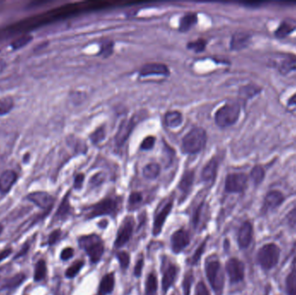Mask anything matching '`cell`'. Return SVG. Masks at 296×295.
Wrapping results in <instances>:
<instances>
[{
  "instance_id": "8d00e7d4",
  "label": "cell",
  "mask_w": 296,
  "mask_h": 295,
  "mask_svg": "<svg viewBox=\"0 0 296 295\" xmlns=\"http://www.w3.org/2000/svg\"><path fill=\"white\" fill-rule=\"evenodd\" d=\"M206 243H207V239H205L199 246L197 247V249L195 251V253L193 254V256L189 259V262H190V265L193 266V265L198 263V261L200 260V258H201L202 255L205 252V248H206Z\"/></svg>"
},
{
  "instance_id": "60d3db41",
  "label": "cell",
  "mask_w": 296,
  "mask_h": 295,
  "mask_svg": "<svg viewBox=\"0 0 296 295\" xmlns=\"http://www.w3.org/2000/svg\"><path fill=\"white\" fill-rule=\"evenodd\" d=\"M32 40V36H22L20 37H18V38H17L13 41V42L11 43V47L14 49H21L23 47H25V45H27L29 42H31Z\"/></svg>"
},
{
  "instance_id": "8992f818",
  "label": "cell",
  "mask_w": 296,
  "mask_h": 295,
  "mask_svg": "<svg viewBox=\"0 0 296 295\" xmlns=\"http://www.w3.org/2000/svg\"><path fill=\"white\" fill-rule=\"evenodd\" d=\"M147 117V112L145 111L134 113V115L129 118L128 120H125L120 123L119 129L117 131L115 135V143L118 147H122L125 142L130 137L132 132L137 124Z\"/></svg>"
},
{
  "instance_id": "484cf974",
  "label": "cell",
  "mask_w": 296,
  "mask_h": 295,
  "mask_svg": "<svg viewBox=\"0 0 296 295\" xmlns=\"http://www.w3.org/2000/svg\"><path fill=\"white\" fill-rule=\"evenodd\" d=\"M183 122V115L179 111H170L165 115V123L171 128L180 127Z\"/></svg>"
},
{
  "instance_id": "836d02e7",
  "label": "cell",
  "mask_w": 296,
  "mask_h": 295,
  "mask_svg": "<svg viewBox=\"0 0 296 295\" xmlns=\"http://www.w3.org/2000/svg\"><path fill=\"white\" fill-rule=\"evenodd\" d=\"M193 281L194 276L192 271H188L186 272V274H185L183 282H182L184 295H190V290H191V286L193 284Z\"/></svg>"
},
{
  "instance_id": "11a10c76",
  "label": "cell",
  "mask_w": 296,
  "mask_h": 295,
  "mask_svg": "<svg viewBox=\"0 0 296 295\" xmlns=\"http://www.w3.org/2000/svg\"><path fill=\"white\" fill-rule=\"evenodd\" d=\"M28 245H27V246H26V245H25V247L23 248V250H22L21 251H19V253H18V255L16 256V257H15V258H18V257H23V256H24L25 254L27 253V250H28Z\"/></svg>"
},
{
  "instance_id": "4316f807",
  "label": "cell",
  "mask_w": 296,
  "mask_h": 295,
  "mask_svg": "<svg viewBox=\"0 0 296 295\" xmlns=\"http://www.w3.org/2000/svg\"><path fill=\"white\" fill-rule=\"evenodd\" d=\"M285 290L288 295H296V266H293L286 277Z\"/></svg>"
},
{
  "instance_id": "8fae6325",
  "label": "cell",
  "mask_w": 296,
  "mask_h": 295,
  "mask_svg": "<svg viewBox=\"0 0 296 295\" xmlns=\"http://www.w3.org/2000/svg\"><path fill=\"white\" fill-rule=\"evenodd\" d=\"M285 200V197L282 191L278 190H272L268 191L264 197L261 205V215L268 214L270 211H275L280 207Z\"/></svg>"
},
{
  "instance_id": "f907efd6",
  "label": "cell",
  "mask_w": 296,
  "mask_h": 295,
  "mask_svg": "<svg viewBox=\"0 0 296 295\" xmlns=\"http://www.w3.org/2000/svg\"><path fill=\"white\" fill-rule=\"evenodd\" d=\"M74 256V250L72 248H66L61 253V259L63 260H70Z\"/></svg>"
},
{
  "instance_id": "d4e9b609",
  "label": "cell",
  "mask_w": 296,
  "mask_h": 295,
  "mask_svg": "<svg viewBox=\"0 0 296 295\" xmlns=\"http://www.w3.org/2000/svg\"><path fill=\"white\" fill-rule=\"evenodd\" d=\"M296 30V25H294L292 21L284 20L281 23V25H279L278 28L275 31V36L277 38H285Z\"/></svg>"
},
{
  "instance_id": "d6a6232c",
  "label": "cell",
  "mask_w": 296,
  "mask_h": 295,
  "mask_svg": "<svg viewBox=\"0 0 296 295\" xmlns=\"http://www.w3.org/2000/svg\"><path fill=\"white\" fill-rule=\"evenodd\" d=\"M46 274H47V266L45 261L43 260H38L35 266L34 280L36 281H42L45 278Z\"/></svg>"
},
{
  "instance_id": "7dc6e473",
  "label": "cell",
  "mask_w": 296,
  "mask_h": 295,
  "mask_svg": "<svg viewBox=\"0 0 296 295\" xmlns=\"http://www.w3.org/2000/svg\"><path fill=\"white\" fill-rule=\"evenodd\" d=\"M143 267H144V257H143V256H141V258H139V260H137V262L135 264V267H134V274L135 277H141L142 271H143Z\"/></svg>"
},
{
  "instance_id": "4dcf8cb0",
  "label": "cell",
  "mask_w": 296,
  "mask_h": 295,
  "mask_svg": "<svg viewBox=\"0 0 296 295\" xmlns=\"http://www.w3.org/2000/svg\"><path fill=\"white\" fill-rule=\"evenodd\" d=\"M265 170L261 165H255L251 172V179L255 185H259L264 180Z\"/></svg>"
},
{
  "instance_id": "c3c4849f",
  "label": "cell",
  "mask_w": 296,
  "mask_h": 295,
  "mask_svg": "<svg viewBox=\"0 0 296 295\" xmlns=\"http://www.w3.org/2000/svg\"><path fill=\"white\" fill-rule=\"evenodd\" d=\"M195 295H210L208 288L203 281L197 283L196 289H195Z\"/></svg>"
},
{
  "instance_id": "bcb514c9",
  "label": "cell",
  "mask_w": 296,
  "mask_h": 295,
  "mask_svg": "<svg viewBox=\"0 0 296 295\" xmlns=\"http://www.w3.org/2000/svg\"><path fill=\"white\" fill-rule=\"evenodd\" d=\"M155 141L156 138L153 137V136H148V137L145 138L141 145V149L145 150V151L151 150L154 147Z\"/></svg>"
},
{
  "instance_id": "e0dca14e",
  "label": "cell",
  "mask_w": 296,
  "mask_h": 295,
  "mask_svg": "<svg viewBox=\"0 0 296 295\" xmlns=\"http://www.w3.org/2000/svg\"><path fill=\"white\" fill-rule=\"evenodd\" d=\"M219 170V158L213 157L211 158L205 167L203 168L201 172V178L203 181L211 183L215 180Z\"/></svg>"
},
{
  "instance_id": "d590c367",
  "label": "cell",
  "mask_w": 296,
  "mask_h": 295,
  "mask_svg": "<svg viewBox=\"0 0 296 295\" xmlns=\"http://www.w3.org/2000/svg\"><path fill=\"white\" fill-rule=\"evenodd\" d=\"M83 266H84V261L83 260H77V261H75L66 270V273H65L66 277L69 278V279H72V278L75 277L77 275L78 273L81 271Z\"/></svg>"
},
{
  "instance_id": "603a6c76",
  "label": "cell",
  "mask_w": 296,
  "mask_h": 295,
  "mask_svg": "<svg viewBox=\"0 0 296 295\" xmlns=\"http://www.w3.org/2000/svg\"><path fill=\"white\" fill-rule=\"evenodd\" d=\"M114 285H115L114 273L105 274L99 286V295H110L113 292Z\"/></svg>"
},
{
  "instance_id": "db71d44e",
  "label": "cell",
  "mask_w": 296,
  "mask_h": 295,
  "mask_svg": "<svg viewBox=\"0 0 296 295\" xmlns=\"http://www.w3.org/2000/svg\"><path fill=\"white\" fill-rule=\"evenodd\" d=\"M288 107L290 109H296V94H295L291 98L289 99V102H288Z\"/></svg>"
},
{
  "instance_id": "6da1fadb",
  "label": "cell",
  "mask_w": 296,
  "mask_h": 295,
  "mask_svg": "<svg viewBox=\"0 0 296 295\" xmlns=\"http://www.w3.org/2000/svg\"><path fill=\"white\" fill-rule=\"evenodd\" d=\"M207 134L204 128L194 127L182 140V150L188 154H196L205 148Z\"/></svg>"
},
{
  "instance_id": "f35d334b",
  "label": "cell",
  "mask_w": 296,
  "mask_h": 295,
  "mask_svg": "<svg viewBox=\"0 0 296 295\" xmlns=\"http://www.w3.org/2000/svg\"><path fill=\"white\" fill-rule=\"evenodd\" d=\"M116 258L118 259V261L120 263V268L121 269H127L129 267L130 264V255L126 252V251H120L117 252Z\"/></svg>"
},
{
  "instance_id": "1f68e13d",
  "label": "cell",
  "mask_w": 296,
  "mask_h": 295,
  "mask_svg": "<svg viewBox=\"0 0 296 295\" xmlns=\"http://www.w3.org/2000/svg\"><path fill=\"white\" fill-rule=\"evenodd\" d=\"M71 213V206L70 204V201H69V197L68 196L64 197V200L62 202V204H60V206L57 210V214H56V218L57 219H64V218H67L69 215Z\"/></svg>"
},
{
  "instance_id": "ee69618b",
  "label": "cell",
  "mask_w": 296,
  "mask_h": 295,
  "mask_svg": "<svg viewBox=\"0 0 296 295\" xmlns=\"http://www.w3.org/2000/svg\"><path fill=\"white\" fill-rule=\"evenodd\" d=\"M142 199H143V197H142L141 193L137 192V191L132 192L129 196V199H128L129 206L132 208L137 207L138 205H140L142 202Z\"/></svg>"
},
{
  "instance_id": "cb8c5ba5",
  "label": "cell",
  "mask_w": 296,
  "mask_h": 295,
  "mask_svg": "<svg viewBox=\"0 0 296 295\" xmlns=\"http://www.w3.org/2000/svg\"><path fill=\"white\" fill-rule=\"evenodd\" d=\"M197 23V15L196 13H187L180 18L179 30L181 32H187Z\"/></svg>"
},
{
  "instance_id": "2e32d148",
  "label": "cell",
  "mask_w": 296,
  "mask_h": 295,
  "mask_svg": "<svg viewBox=\"0 0 296 295\" xmlns=\"http://www.w3.org/2000/svg\"><path fill=\"white\" fill-rule=\"evenodd\" d=\"M27 199L43 210H50L54 203L53 197L43 191H36L29 194Z\"/></svg>"
},
{
  "instance_id": "f5cc1de1",
  "label": "cell",
  "mask_w": 296,
  "mask_h": 295,
  "mask_svg": "<svg viewBox=\"0 0 296 295\" xmlns=\"http://www.w3.org/2000/svg\"><path fill=\"white\" fill-rule=\"evenodd\" d=\"M11 253H12V250H11V249H6V250L0 251V262H1L2 260H4L5 258L10 257Z\"/></svg>"
},
{
  "instance_id": "ba28073f",
  "label": "cell",
  "mask_w": 296,
  "mask_h": 295,
  "mask_svg": "<svg viewBox=\"0 0 296 295\" xmlns=\"http://www.w3.org/2000/svg\"><path fill=\"white\" fill-rule=\"evenodd\" d=\"M249 178L243 172L230 173L226 177L225 190L229 193H242L246 190Z\"/></svg>"
},
{
  "instance_id": "ab89813d",
  "label": "cell",
  "mask_w": 296,
  "mask_h": 295,
  "mask_svg": "<svg viewBox=\"0 0 296 295\" xmlns=\"http://www.w3.org/2000/svg\"><path fill=\"white\" fill-rule=\"evenodd\" d=\"M260 91H261V89L257 88V86L248 85V86L242 88V89L240 90V95L246 97V98H251L254 95H258Z\"/></svg>"
},
{
  "instance_id": "9c48e42d",
  "label": "cell",
  "mask_w": 296,
  "mask_h": 295,
  "mask_svg": "<svg viewBox=\"0 0 296 295\" xmlns=\"http://www.w3.org/2000/svg\"><path fill=\"white\" fill-rule=\"evenodd\" d=\"M226 273L231 284H237L244 280L245 267L243 261L237 258H230L225 265Z\"/></svg>"
},
{
  "instance_id": "5b68a950",
  "label": "cell",
  "mask_w": 296,
  "mask_h": 295,
  "mask_svg": "<svg viewBox=\"0 0 296 295\" xmlns=\"http://www.w3.org/2000/svg\"><path fill=\"white\" fill-rule=\"evenodd\" d=\"M205 274L217 295H222L224 288V274L219 260H208L205 264Z\"/></svg>"
},
{
  "instance_id": "e575fe53",
  "label": "cell",
  "mask_w": 296,
  "mask_h": 295,
  "mask_svg": "<svg viewBox=\"0 0 296 295\" xmlns=\"http://www.w3.org/2000/svg\"><path fill=\"white\" fill-rule=\"evenodd\" d=\"M14 107V101L11 97H3L0 99V115H5L11 112Z\"/></svg>"
},
{
  "instance_id": "7402d4cb",
  "label": "cell",
  "mask_w": 296,
  "mask_h": 295,
  "mask_svg": "<svg viewBox=\"0 0 296 295\" xmlns=\"http://www.w3.org/2000/svg\"><path fill=\"white\" fill-rule=\"evenodd\" d=\"M177 274H178V268L176 266L170 265L166 267V270L163 274L162 278L163 293L165 295L174 283V281L176 280Z\"/></svg>"
},
{
  "instance_id": "277c9868",
  "label": "cell",
  "mask_w": 296,
  "mask_h": 295,
  "mask_svg": "<svg viewBox=\"0 0 296 295\" xmlns=\"http://www.w3.org/2000/svg\"><path fill=\"white\" fill-rule=\"evenodd\" d=\"M241 106L239 103L231 102L222 106L216 112L215 122L219 127H231L239 120Z\"/></svg>"
},
{
  "instance_id": "7c38bea8",
  "label": "cell",
  "mask_w": 296,
  "mask_h": 295,
  "mask_svg": "<svg viewBox=\"0 0 296 295\" xmlns=\"http://www.w3.org/2000/svg\"><path fill=\"white\" fill-rule=\"evenodd\" d=\"M254 228L253 225L250 221H243L240 226L238 234H237V243L241 250H246L253 240Z\"/></svg>"
},
{
  "instance_id": "30bf717a",
  "label": "cell",
  "mask_w": 296,
  "mask_h": 295,
  "mask_svg": "<svg viewBox=\"0 0 296 295\" xmlns=\"http://www.w3.org/2000/svg\"><path fill=\"white\" fill-rule=\"evenodd\" d=\"M134 223L135 222L133 217L125 218L120 224V228L118 229L116 239L113 244L116 249H120L121 247H123L130 240L134 231Z\"/></svg>"
},
{
  "instance_id": "4fadbf2b",
  "label": "cell",
  "mask_w": 296,
  "mask_h": 295,
  "mask_svg": "<svg viewBox=\"0 0 296 295\" xmlns=\"http://www.w3.org/2000/svg\"><path fill=\"white\" fill-rule=\"evenodd\" d=\"M190 235L185 228H180L173 233L171 237L172 250L175 254H180L190 243Z\"/></svg>"
},
{
  "instance_id": "681fc988",
  "label": "cell",
  "mask_w": 296,
  "mask_h": 295,
  "mask_svg": "<svg viewBox=\"0 0 296 295\" xmlns=\"http://www.w3.org/2000/svg\"><path fill=\"white\" fill-rule=\"evenodd\" d=\"M61 235H62V232L60 229H56L54 230L49 236V246H52L60 240Z\"/></svg>"
},
{
  "instance_id": "7bdbcfd3",
  "label": "cell",
  "mask_w": 296,
  "mask_h": 295,
  "mask_svg": "<svg viewBox=\"0 0 296 295\" xmlns=\"http://www.w3.org/2000/svg\"><path fill=\"white\" fill-rule=\"evenodd\" d=\"M113 51V42L112 41H106L103 42L101 45V51L100 55L101 56H110Z\"/></svg>"
},
{
  "instance_id": "83f0119b",
  "label": "cell",
  "mask_w": 296,
  "mask_h": 295,
  "mask_svg": "<svg viewBox=\"0 0 296 295\" xmlns=\"http://www.w3.org/2000/svg\"><path fill=\"white\" fill-rule=\"evenodd\" d=\"M25 274H16L14 276L5 280V281L2 285V289H6V290L14 289V288H18V286H20L25 281Z\"/></svg>"
},
{
  "instance_id": "9f6ffc18",
  "label": "cell",
  "mask_w": 296,
  "mask_h": 295,
  "mask_svg": "<svg viewBox=\"0 0 296 295\" xmlns=\"http://www.w3.org/2000/svg\"><path fill=\"white\" fill-rule=\"evenodd\" d=\"M269 291H270V288H269V289H268V288H267V290H266V292H265L264 293V295H269Z\"/></svg>"
},
{
  "instance_id": "6f0895ef",
  "label": "cell",
  "mask_w": 296,
  "mask_h": 295,
  "mask_svg": "<svg viewBox=\"0 0 296 295\" xmlns=\"http://www.w3.org/2000/svg\"><path fill=\"white\" fill-rule=\"evenodd\" d=\"M2 232H3V226L0 224V235L2 234Z\"/></svg>"
},
{
  "instance_id": "9a60e30c",
  "label": "cell",
  "mask_w": 296,
  "mask_h": 295,
  "mask_svg": "<svg viewBox=\"0 0 296 295\" xmlns=\"http://www.w3.org/2000/svg\"><path fill=\"white\" fill-rule=\"evenodd\" d=\"M173 201L170 200L166 205L156 214L153 221V228H152V234L153 235H158L160 234L162 230L164 224L166 222L167 217L169 216L171 211L173 210Z\"/></svg>"
},
{
  "instance_id": "d6986e66",
  "label": "cell",
  "mask_w": 296,
  "mask_h": 295,
  "mask_svg": "<svg viewBox=\"0 0 296 295\" xmlns=\"http://www.w3.org/2000/svg\"><path fill=\"white\" fill-rule=\"evenodd\" d=\"M251 36L244 32H236L230 40V48L233 50H240L246 48L251 42Z\"/></svg>"
},
{
  "instance_id": "7a4b0ae2",
  "label": "cell",
  "mask_w": 296,
  "mask_h": 295,
  "mask_svg": "<svg viewBox=\"0 0 296 295\" xmlns=\"http://www.w3.org/2000/svg\"><path fill=\"white\" fill-rule=\"evenodd\" d=\"M280 256L281 250L277 244L266 243L258 250L256 260L261 269L269 271L278 264Z\"/></svg>"
},
{
  "instance_id": "b9f144b4",
  "label": "cell",
  "mask_w": 296,
  "mask_h": 295,
  "mask_svg": "<svg viewBox=\"0 0 296 295\" xmlns=\"http://www.w3.org/2000/svg\"><path fill=\"white\" fill-rule=\"evenodd\" d=\"M105 135H106V132H105L104 127H101L92 133L90 139L94 144H99L104 140Z\"/></svg>"
},
{
  "instance_id": "f546056e",
  "label": "cell",
  "mask_w": 296,
  "mask_h": 295,
  "mask_svg": "<svg viewBox=\"0 0 296 295\" xmlns=\"http://www.w3.org/2000/svg\"><path fill=\"white\" fill-rule=\"evenodd\" d=\"M145 287L146 295H156L158 290V280L155 274L152 273L148 275Z\"/></svg>"
},
{
  "instance_id": "52a82bcc",
  "label": "cell",
  "mask_w": 296,
  "mask_h": 295,
  "mask_svg": "<svg viewBox=\"0 0 296 295\" xmlns=\"http://www.w3.org/2000/svg\"><path fill=\"white\" fill-rule=\"evenodd\" d=\"M119 210V200L113 197H106L88 209V219L102 216H115Z\"/></svg>"
},
{
  "instance_id": "816d5d0a",
  "label": "cell",
  "mask_w": 296,
  "mask_h": 295,
  "mask_svg": "<svg viewBox=\"0 0 296 295\" xmlns=\"http://www.w3.org/2000/svg\"><path fill=\"white\" fill-rule=\"evenodd\" d=\"M83 181H84V175L83 174H78L74 179V188L75 189H81Z\"/></svg>"
},
{
  "instance_id": "ffe728a7",
  "label": "cell",
  "mask_w": 296,
  "mask_h": 295,
  "mask_svg": "<svg viewBox=\"0 0 296 295\" xmlns=\"http://www.w3.org/2000/svg\"><path fill=\"white\" fill-rule=\"evenodd\" d=\"M18 176L16 172L8 170L3 172L0 176V191L2 193H7L10 191L11 187L17 181Z\"/></svg>"
},
{
  "instance_id": "3957f363",
  "label": "cell",
  "mask_w": 296,
  "mask_h": 295,
  "mask_svg": "<svg viewBox=\"0 0 296 295\" xmlns=\"http://www.w3.org/2000/svg\"><path fill=\"white\" fill-rule=\"evenodd\" d=\"M79 245L85 250L92 263H97L104 253V243L97 235L81 236L78 240Z\"/></svg>"
},
{
  "instance_id": "f1b7e54d",
  "label": "cell",
  "mask_w": 296,
  "mask_h": 295,
  "mask_svg": "<svg viewBox=\"0 0 296 295\" xmlns=\"http://www.w3.org/2000/svg\"><path fill=\"white\" fill-rule=\"evenodd\" d=\"M160 173V166L157 163H149L143 168V176L148 180H154Z\"/></svg>"
},
{
  "instance_id": "ac0fdd59",
  "label": "cell",
  "mask_w": 296,
  "mask_h": 295,
  "mask_svg": "<svg viewBox=\"0 0 296 295\" xmlns=\"http://www.w3.org/2000/svg\"><path fill=\"white\" fill-rule=\"evenodd\" d=\"M278 71L282 74H289L291 72L296 71V55H286L277 64Z\"/></svg>"
},
{
  "instance_id": "44dd1931",
  "label": "cell",
  "mask_w": 296,
  "mask_h": 295,
  "mask_svg": "<svg viewBox=\"0 0 296 295\" xmlns=\"http://www.w3.org/2000/svg\"><path fill=\"white\" fill-rule=\"evenodd\" d=\"M194 182V172L193 171H187L184 173L180 184H179V189H180L181 193H182V199L185 200L187 196L190 192V190L192 188Z\"/></svg>"
},
{
  "instance_id": "5bb4252c",
  "label": "cell",
  "mask_w": 296,
  "mask_h": 295,
  "mask_svg": "<svg viewBox=\"0 0 296 295\" xmlns=\"http://www.w3.org/2000/svg\"><path fill=\"white\" fill-rule=\"evenodd\" d=\"M170 71L168 67L163 64L152 63L145 64L140 71V76L147 77L150 75H160V76H168Z\"/></svg>"
},
{
  "instance_id": "f6af8a7d",
  "label": "cell",
  "mask_w": 296,
  "mask_h": 295,
  "mask_svg": "<svg viewBox=\"0 0 296 295\" xmlns=\"http://www.w3.org/2000/svg\"><path fill=\"white\" fill-rule=\"evenodd\" d=\"M286 221L291 228H296V206L289 211L286 215Z\"/></svg>"
},
{
  "instance_id": "74e56055",
  "label": "cell",
  "mask_w": 296,
  "mask_h": 295,
  "mask_svg": "<svg viewBox=\"0 0 296 295\" xmlns=\"http://www.w3.org/2000/svg\"><path fill=\"white\" fill-rule=\"evenodd\" d=\"M206 45H207V42L205 39L200 38L193 42H188L187 48L190 50H193L194 52L199 53L205 50Z\"/></svg>"
}]
</instances>
